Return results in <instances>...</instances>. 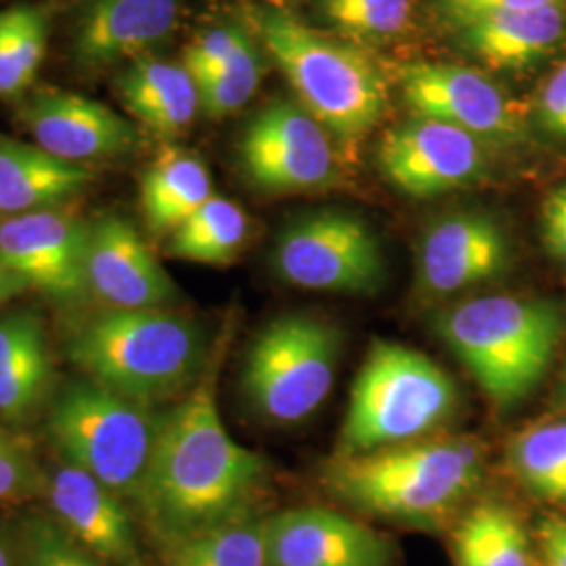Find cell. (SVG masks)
<instances>
[{
    "label": "cell",
    "instance_id": "cell-31",
    "mask_svg": "<svg viewBox=\"0 0 566 566\" xmlns=\"http://www.w3.org/2000/svg\"><path fill=\"white\" fill-rule=\"evenodd\" d=\"M263 76V61L259 55V42L254 36L212 76L196 81L200 95V109L208 118H224L252 99Z\"/></svg>",
    "mask_w": 566,
    "mask_h": 566
},
{
    "label": "cell",
    "instance_id": "cell-8",
    "mask_svg": "<svg viewBox=\"0 0 566 566\" xmlns=\"http://www.w3.org/2000/svg\"><path fill=\"white\" fill-rule=\"evenodd\" d=\"M340 344L338 327L317 315L294 313L271 322L245 355L248 401L269 422H303L332 392Z\"/></svg>",
    "mask_w": 566,
    "mask_h": 566
},
{
    "label": "cell",
    "instance_id": "cell-26",
    "mask_svg": "<svg viewBox=\"0 0 566 566\" xmlns=\"http://www.w3.org/2000/svg\"><path fill=\"white\" fill-rule=\"evenodd\" d=\"M453 556L455 566H535L521 518L495 502L472 507L460 521Z\"/></svg>",
    "mask_w": 566,
    "mask_h": 566
},
{
    "label": "cell",
    "instance_id": "cell-9",
    "mask_svg": "<svg viewBox=\"0 0 566 566\" xmlns=\"http://www.w3.org/2000/svg\"><path fill=\"white\" fill-rule=\"evenodd\" d=\"M273 269L301 290L371 294L385 277V254L364 219L319 210L283 229L273 248Z\"/></svg>",
    "mask_w": 566,
    "mask_h": 566
},
{
    "label": "cell",
    "instance_id": "cell-41",
    "mask_svg": "<svg viewBox=\"0 0 566 566\" xmlns=\"http://www.w3.org/2000/svg\"><path fill=\"white\" fill-rule=\"evenodd\" d=\"M264 4H273V7H283L285 2H290V0H263Z\"/></svg>",
    "mask_w": 566,
    "mask_h": 566
},
{
    "label": "cell",
    "instance_id": "cell-28",
    "mask_svg": "<svg viewBox=\"0 0 566 566\" xmlns=\"http://www.w3.org/2000/svg\"><path fill=\"white\" fill-rule=\"evenodd\" d=\"M49 21L41 7L15 4L0 11V95L23 93L41 70Z\"/></svg>",
    "mask_w": 566,
    "mask_h": 566
},
{
    "label": "cell",
    "instance_id": "cell-12",
    "mask_svg": "<svg viewBox=\"0 0 566 566\" xmlns=\"http://www.w3.org/2000/svg\"><path fill=\"white\" fill-rule=\"evenodd\" d=\"M485 143L430 118L392 126L378 147L386 181L411 198H437L485 179Z\"/></svg>",
    "mask_w": 566,
    "mask_h": 566
},
{
    "label": "cell",
    "instance_id": "cell-11",
    "mask_svg": "<svg viewBox=\"0 0 566 566\" xmlns=\"http://www.w3.org/2000/svg\"><path fill=\"white\" fill-rule=\"evenodd\" d=\"M397 81L403 102L418 118L446 122L485 145H518L526 139L518 105L476 70L413 61L401 65Z\"/></svg>",
    "mask_w": 566,
    "mask_h": 566
},
{
    "label": "cell",
    "instance_id": "cell-40",
    "mask_svg": "<svg viewBox=\"0 0 566 566\" xmlns=\"http://www.w3.org/2000/svg\"><path fill=\"white\" fill-rule=\"evenodd\" d=\"M0 566H18L13 560V552L7 544V539L2 537V533H0Z\"/></svg>",
    "mask_w": 566,
    "mask_h": 566
},
{
    "label": "cell",
    "instance_id": "cell-10",
    "mask_svg": "<svg viewBox=\"0 0 566 566\" xmlns=\"http://www.w3.org/2000/svg\"><path fill=\"white\" fill-rule=\"evenodd\" d=\"M240 160L248 181L266 193L322 191L340 179L334 139L301 103L261 109L243 130Z\"/></svg>",
    "mask_w": 566,
    "mask_h": 566
},
{
    "label": "cell",
    "instance_id": "cell-1",
    "mask_svg": "<svg viewBox=\"0 0 566 566\" xmlns=\"http://www.w3.org/2000/svg\"><path fill=\"white\" fill-rule=\"evenodd\" d=\"M223 348L212 353L187 397L160 420L135 502L166 547L254 506L263 458L224 428L217 403Z\"/></svg>",
    "mask_w": 566,
    "mask_h": 566
},
{
    "label": "cell",
    "instance_id": "cell-27",
    "mask_svg": "<svg viewBox=\"0 0 566 566\" xmlns=\"http://www.w3.org/2000/svg\"><path fill=\"white\" fill-rule=\"evenodd\" d=\"M248 240V217L227 198L212 196L170 233L168 254L189 263H233Z\"/></svg>",
    "mask_w": 566,
    "mask_h": 566
},
{
    "label": "cell",
    "instance_id": "cell-25",
    "mask_svg": "<svg viewBox=\"0 0 566 566\" xmlns=\"http://www.w3.org/2000/svg\"><path fill=\"white\" fill-rule=\"evenodd\" d=\"M166 566H269L266 518L254 506L168 546Z\"/></svg>",
    "mask_w": 566,
    "mask_h": 566
},
{
    "label": "cell",
    "instance_id": "cell-23",
    "mask_svg": "<svg viewBox=\"0 0 566 566\" xmlns=\"http://www.w3.org/2000/svg\"><path fill=\"white\" fill-rule=\"evenodd\" d=\"M51 357L41 319L13 313L0 319V416L28 418L51 385Z\"/></svg>",
    "mask_w": 566,
    "mask_h": 566
},
{
    "label": "cell",
    "instance_id": "cell-3",
    "mask_svg": "<svg viewBox=\"0 0 566 566\" xmlns=\"http://www.w3.org/2000/svg\"><path fill=\"white\" fill-rule=\"evenodd\" d=\"M483 474L481 446L468 437H447L334 455L324 481L338 500L369 516L430 526L462 506Z\"/></svg>",
    "mask_w": 566,
    "mask_h": 566
},
{
    "label": "cell",
    "instance_id": "cell-18",
    "mask_svg": "<svg viewBox=\"0 0 566 566\" xmlns=\"http://www.w3.org/2000/svg\"><path fill=\"white\" fill-rule=\"evenodd\" d=\"M36 145L65 163L116 158L135 149L137 128L105 103L70 91H41L21 109Z\"/></svg>",
    "mask_w": 566,
    "mask_h": 566
},
{
    "label": "cell",
    "instance_id": "cell-29",
    "mask_svg": "<svg viewBox=\"0 0 566 566\" xmlns=\"http://www.w3.org/2000/svg\"><path fill=\"white\" fill-rule=\"evenodd\" d=\"M510 462L537 497L566 504V420L525 428L510 446Z\"/></svg>",
    "mask_w": 566,
    "mask_h": 566
},
{
    "label": "cell",
    "instance_id": "cell-16",
    "mask_svg": "<svg viewBox=\"0 0 566 566\" xmlns=\"http://www.w3.org/2000/svg\"><path fill=\"white\" fill-rule=\"evenodd\" d=\"M86 283L112 308H163L177 296V285L142 233L120 214L88 224Z\"/></svg>",
    "mask_w": 566,
    "mask_h": 566
},
{
    "label": "cell",
    "instance_id": "cell-33",
    "mask_svg": "<svg viewBox=\"0 0 566 566\" xmlns=\"http://www.w3.org/2000/svg\"><path fill=\"white\" fill-rule=\"evenodd\" d=\"M252 34L245 25H219L200 34L196 41L185 49L182 65L200 81L217 74L227 63L235 60V55L250 42Z\"/></svg>",
    "mask_w": 566,
    "mask_h": 566
},
{
    "label": "cell",
    "instance_id": "cell-37",
    "mask_svg": "<svg viewBox=\"0 0 566 566\" xmlns=\"http://www.w3.org/2000/svg\"><path fill=\"white\" fill-rule=\"evenodd\" d=\"M542 240L547 252L566 264V182L558 185L542 206Z\"/></svg>",
    "mask_w": 566,
    "mask_h": 566
},
{
    "label": "cell",
    "instance_id": "cell-36",
    "mask_svg": "<svg viewBox=\"0 0 566 566\" xmlns=\"http://www.w3.org/2000/svg\"><path fill=\"white\" fill-rule=\"evenodd\" d=\"M32 465L15 441L0 432V502L18 497L30 486Z\"/></svg>",
    "mask_w": 566,
    "mask_h": 566
},
{
    "label": "cell",
    "instance_id": "cell-30",
    "mask_svg": "<svg viewBox=\"0 0 566 566\" xmlns=\"http://www.w3.org/2000/svg\"><path fill=\"white\" fill-rule=\"evenodd\" d=\"M325 23L355 41H386L401 34L411 0H317Z\"/></svg>",
    "mask_w": 566,
    "mask_h": 566
},
{
    "label": "cell",
    "instance_id": "cell-34",
    "mask_svg": "<svg viewBox=\"0 0 566 566\" xmlns=\"http://www.w3.org/2000/svg\"><path fill=\"white\" fill-rule=\"evenodd\" d=\"M563 2L565 0H430L434 13L446 21L451 30L486 15L533 11V9H544V7H554Z\"/></svg>",
    "mask_w": 566,
    "mask_h": 566
},
{
    "label": "cell",
    "instance_id": "cell-2",
    "mask_svg": "<svg viewBox=\"0 0 566 566\" xmlns=\"http://www.w3.org/2000/svg\"><path fill=\"white\" fill-rule=\"evenodd\" d=\"M242 20L304 109L346 151L378 126L388 99L386 81L364 51L325 36L283 7L250 2L243 4Z\"/></svg>",
    "mask_w": 566,
    "mask_h": 566
},
{
    "label": "cell",
    "instance_id": "cell-4",
    "mask_svg": "<svg viewBox=\"0 0 566 566\" xmlns=\"http://www.w3.org/2000/svg\"><path fill=\"white\" fill-rule=\"evenodd\" d=\"M67 355L88 380L151 405L193 386L203 338L191 319L164 308H109L82 324Z\"/></svg>",
    "mask_w": 566,
    "mask_h": 566
},
{
    "label": "cell",
    "instance_id": "cell-19",
    "mask_svg": "<svg viewBox=\"0 0 566 566\" xmlns=\"http://www.w3.org/2000/svg\"><path fill=\"white\" fill-rule=\"evenodd\" d=\"M49 497L55 521L103 563L145 566L130 514L112 489L63 464L51 479Z\"/></svg>",
    "mask_w": 566,
    "mask_h": 566
},
{
    "label": "cell",
    "instance_id": "cell-24",
    "mask_svg": "<svg viewBox=\"0 0 566 566\" xmlns=\"http://www.w3.org/2000/svg\"><path fill=\"white\" fill-rule=\"evenodd\" d=\"M206 164L177 147H168L142 179V208L154 233H172L212 198Z\"/></svg>",
    "mask_w": 566,
    "mask_h": 566
},
{
    "label": "cell",
    "instance_id": "cell-13",
    "mask_svg": "<svg viewBox=\"0 0 566 566\" xmlns=\"http://www.w3.org/2000/svg\"><path fill=\"white\" fill-rule=\"evenodd\" d=\"M88 224L65 210L44 208L0 223V259L23 287L55 301H78L86 283Z\"/></svg>",
    "mask_w": 566,
    "mask_h": 566
},
{
    "label": "cell",
    "instance_id": "cell-15",
    "mask_svg": "<svg viewBox=\"0 0 566 566\" xmlns=\"http://www.w3.org/2000/svg\"><path fill=\"white\" fill-rule=\"evenodd\" d=\"M269 566H392L385 533L327 507H292L266 516Z\"/></svg>",
    "mask_w": 566,
    "mask_h": 566
},
{
    "label": "cell",
    "instance_id": "cell-38",
    "mask_svg": "<svg viewBox=\"0 0 566 566\" xmlns=\"http://www.w3.org/2000/svg\"><path fill=\"white\" fill-rule=\"evenodd\" d=\"M537 539L546 566H566V518L544 516L537 526Z\"/></svg>",
    "mask_w": 566,
    "mask_h": 566
},
{
    "label": "cell",
    "instance_id": "cell-17",
    "mask_svg": "<svg viewBox=\"0 0 566 566\" xmlns=\"http://www.w3.org/2000/svg\"><path fill=\"white\" fill-rule=\"evenodd\" d=\"M182 0H84L72 34L81 70H105L149 55L181 20Z\"/></svg>",
    "mask_w": 566,
    "mask_h": 566
},
{
    "label": "cell",
    "instance_id": "cell-5",
    "mask_svg": "<svg viewBox=\"0 0 566 566\" xmlns=\"http://www.w3.org/2000/svg\"><path fill=\"white\" fill-rule=\"evenodd\" d=\"M437 332L500 407L523 401L546 376L563 336L558 306L514 294H485L441 311Z\"/></svg>",
    "mask_w": 566,
    "mask_h": 566
},
{
    "label": "cell",
    "instance_id": "cell-22",
    "mask_svg": "<svg viewBox=\"0 0 566 566\" xmlns=\"http://www.w3.org/2000/svg\"><path fill=\"white\" fill-rule=\"evenodd\" d=\"M91 182L86 166L65 163L39 145L0 137V212L15 217L55 208Z\"/></svg>",
    "mask_w": 566,
    "mask_h": 566
},
{
    "label": "cell",
    "instance_id": "cell-7",
    "mask_svg": "<svg viewBox=\"0 0 566 566\" xmlns=\"http://www.w3.org/2000/svg\"><path fill=\"white\" fill-rule=\"evenodd\" d=\"M160 420L149 405L86 378L61 392L49 416V434L65 464L91 474L116 495L135 500Z\"/></svg>",
    "mask_w": 566,
    "mask_h": 566
},
{
    "label": "cell",
    "instance_id": "cell-42",
    "mask_svg": "<svg viewBox=\"0 0 566 566\" xmlns=\"http://www.w3.org/2000/svg\"><path fill=\"white\" fill-rule=\"evenodd\" d=\"M565 395H566V369H565Z\"/></svg>",
    "mask_w": 566,
    "mask_h": 566
},
{
    "label": "cell",
    "instance_id": "cell-32",
    "mask_svg": "<svg viewBox=\"0 0 566 566\" xmlns=\"http://www.w3.org/2000/svg\"><path fill=\"white\" fill-rule=\"evenodd\" d=\"M21 566H109L57 521L30 518L21 533Z\"/></svg>",
    "mask_w": 566,
    "mask_h": 566
},
{
    "label": "cell",
    "instance_id": "cell-35",
    "mask_svg": "<svg viewBox=\"0 0 566 566\" xmlns=\"http://www.w3.org/2000/svg\"><path fill=\"white\" fill-rule=\"evenodd\" d=\"M537 116L547 133L566 139V61L544 82L537 97Z\"/></svg>",
    "mask_w": 566,
    "mask_h": 566
},
{
    "label": "cell",
    "instance_id": "cell-20",
    "mask_svg": "<svg viewBox=\"0 0 566 566\" xmlns=\"http://www.w3.org/2000/svg\"><path fill=\"white\" fill-rule=\"evenodd\" d=\"M458 44L491 70H525L565 39L566 7L500 13L453 28Z\"/></svg>",
    "mask_w": 566,
    "mask_h": 566
},
{
    "label": "cell",
    "instance_id": "cell-6",
    "mask_svg": "<svg viewBox=\"0 0 566 566\" xmlns=\"http://www.w3.org/2000/svg\"><path fill=\"white\" fill-rule=\"evenodd\" d=\"M455 407L458 386L441 365L416 348L376 340L350 388L336 455L418 441Z\"/></svg>",
    "mask_w": 566,
    "mask_h": 566
},
{
    "label": "cell",
    "instance_id": "cell-14",
    "mask_svg": "<svg viewBox=\"0 0 566 566\" xmlns=\"http://www.w3.org/2000/svg\"><path fill=\"white\" fill-rule=\"evenodd\" d=\"M506 231L483 212H453L430 224L418 250V287L430 298L493 282L510 269Z\"/></svg>",
    "mask_w": 566,
    "mask_h": 566
},
{
    "label": "cell",
    "instance_id": "cell-39",
    "mask_svg": "<svg viewBox=\"0 0 566 566\" xmlns=\"http://www.w3.org/2000/svg\"><path fill=\"white\" fill-rule=\"evenodd\" d=\"M21 287L23 285L20 280L7 269V264L2 263V259H0V303L7 301L11 294L20 292Z\"/></svg>",
    "mask_w": 566,
    "mask_h": 566
},
{
    "label": "cell",
    "instance_id": "cell-21",
    "mask_svg": "<svg viewBox=\"0 0 566 566\" xmlns=\"http://www.w3.org/2000/svg\"><path fill=\"white\" fill-rule=\"evenodd\" d=\"M116 91L126 109L163 137L189 128L200 109L198 86L187 67L154 55L130 61L116 78Z\"/></svg>",
    "mask_w": 566,
    "mask_h": 566
}]
</instances>
